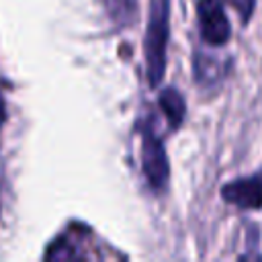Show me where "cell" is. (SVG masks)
Returning <instances> with one entry per match:
<instances>
[{"label":"cell","instance_id":"7a4b0ae2","mask_svg":"<svg viewBox=\"0 0 262 262\" xmlns=\"http://www.w3.org/2000/svg\"><path fill=\"white\" fill-rule=\"evenodd\" d=\"M141 170L151 190L160 192L168 186L170 164L162 137L154 131L151 125L141 129Z\"/></svg>","mask_w":262,"mask_h":262},{"label":"cell","instance_id":"6da1fadb","mask_svg":"<svg viewBox=\"0 0 262 262\" xmlns=\"http://www.w3.org/2000/svg\"><path fill=\"white\" fill-rule=\"evenodd\" d=\"M170 39V0H149V16L145 29V74L156 88L166 74V49Z\"/></svg>","mask_w":262,"mask_h":262},{"label":"cell","instance_id":"3957f363","mask_svg":"<svg viewBox=\"0 0 262 262\" xmlns=\"http://www.w3.org/2000/svg\"><path fill=\"white\" fill-rule=\"evenodd\" d=\"M196 20L201 39L211 47H221L231 37V25L221 0H196Z\"/></svg>","mask_w":262,"mask_h":262},{"label":"cell","instance_id":"8992f818","mask_svg":"<svg viewBox=\"0 0 262 262\" xmlns=\"http://www.w3.org/2000/svg\"><path fill=\"white\" fill-rule=\"evenodd\" d=\"M106 8H108V16L115 23V27H127L135 18L137 0H108Z\"/></svg>","mask_w":262,"mask_h":262},{"label":"cell","instance_id":"9c48e42d","mask_svg":"<svg viewBox=\"0 0 262 262\" xmlns=\"http://www.w3.org/2000/svg\"><path fill=\"white\" fill-rule=\"evenodd\" d=\"M4 117H6V111H4V102L0 100V129H2V123H4Z\"/></svg>","mask_w":262,"mask_h":262},{"label":"cell","instance_id":"5b68a950","mask_svg":"<svg viewBox=\"0 0 262 262\" xmlns=\"http://www.w3.org/2000/svg\"><path fill=\"white\" fill-rule=\"evenodd\" d=\"M160 108L164 111L166 119H168V125L172 129H178L184 121V115H186V102H184V96L174 88V86H168L160 92Z\"/></svg>","mask_w":262,"mask_h":262},{"label":"cell","instance_id":"52a82bcc","mask_svg":"<svg viewBox=\"0 0 262 262\" xmlns=\"http://www.w3.org/2000/svg\"><path fill=\"white\" fill-rule=\"evenodd\" d=\"M221 76V66L215 57H209L205 53H194V78L199 84H213Z\"/></svg>","mask_w":262,"mask_h":262},{"label":"cell","instance_id":"ba28073f","mask_svg":"<svg viewBox=\"0 0 262 262\" xmlns=\"http://www.w3.org/2000/svg\"><path fill=\"white\" fill-rule=\"evenodd\" d=\"M239 16H242V23H248L256 10V0H225Z\"/></svg>","mask_w":262,"mask_h":262},{"label":"cell","instance_id":"277c9868","mask_svg":"<svg viewBox=\"0 0 262 262\" xmlns=\"http://www.w3.org/2000/svg\"><path fill=\"white\" fill-rule=\"evenodd\" d=\"M221 196L225 203L239 209H262V170L258 174L235 178L223 184Z\"/></svg>","mask_w":262,"mask_h":262}]
</instances>
